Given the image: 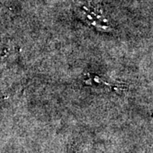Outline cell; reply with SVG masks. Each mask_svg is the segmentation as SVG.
<instances>
[{"mask_svg":"<svg viewBox=\"0 0 153 153\" xmlns=\"http://www.w3.org/2000/svg\"><path fill=\"white\" fill-rule=\"evenodd\" d=\"M80 16L89 24L95 28L103 32H111L112 29L107 24L106 20L103 16L99 14L96 10L83 5L80 9Z\"/></svg>","mask_w":153,"mask_h":153,"instance_id":"1","label":"cell"},{"mask_svg":"<svg viewBox=\"0 0 153 153\" xmlns=\"http://www.w3.org/2000/svg\"><path fill=\"white\" fill-rule=\"evenodd\" d=\"M16 46L10 38H3L0 42V71L16 59Z\"/></svg>","mask_w":153,"mask_h":153,"instance_id":"2","label":"cell"}]
</instances>
